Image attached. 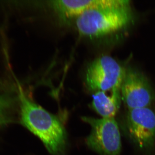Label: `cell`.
I'll list each match as a JSON object with an SVG mask.
<instances>
[{"mask_svg": "<svg viewBox=\"0 0 155 155\" xmlns=\"http://www.w3.org/2000/svg\"><path fill=\"white\" fill-rule=\"evenodd\" d=\"M21 123L41 140L52 155H64L67 135L64 124L58 116L34 102L19 87Z\"/></svg>", "mask_w": 155, "mask_h": 155, "instance_id": "cell-1", "label": "cell"}, {"mask_svg": "<svg viewBox=\"0 0 155 155\" xmlns=\"http://www.w3.org/2000/svg\"><path fill=\"white\" fill-rule=\"evenodd\" d=\"M117 0H61L50 2L58 16L64 20L76 18L85 11L113 5Z\"/></svg>", "mask_w": 155, "mask_h": 155, "instance_id": "cell-7", "label": "cell"}, {"mask_svg": "<svg viewBox=\"0 0 155 155\" xmlns=\"http://www.w3.org/2000/svg\"><path fill=\"white\" fill-rule=\"evenodd\" d=\"M125 71L112 57L107 55L99 57L87 68L85 76L87 87L94 93L120 89Z\"/></svg>", "mask_w": 155, "mask_h": 155, "instance_id": "cell-4", "label": "cell"}, {"mask_svg": "<svg viewBox=\"0 0 155 155\" xmlns=\"http://www.w3.org/2000/svg\"><path fill=\"white\" fill-rule=\"evenodd\" d=\"M81 119L91 126L86 140L91 149L100 155H121V134L114 117L96 119L84 116Z\"/></svg>", "mask_w": 155, "mask_h": 155, "instance_id": "cell-3", "label": "cell"}, {"mask_svg": "<svg viewBox=\"0 0 155 155\" xmlns=\"http://www.w3.org/2000/svg\"><path fill=\"white\" fill-rule=\"evenodd\" d=\"M122 100L120 89L97 91L93 95L91 106L103 118H113L119 110Z\"/></svg>", "mask_w": 155, "mask_h": 155, "instance_id": "cell-8", "label": "cell"}, {"mask_svg": "<svg viewBox=\"0 0 155 155\" xmlns=\"http://www.w3.org/2000/svg\"><path fill=\"white\" fill-rule=\"evenodd\" d=\"M121 97L128 110L150 107L155 100L151 87L140 72L125 69L121 88Z\"/></svg>", "mask_w": 155, "mask_h": 155, "instance_id": "cell-6", "label": "cell"}, {"mask_svg": "<svg viewBox=\"0 0 155 155\" xmlns=\"http://www.w3.org/2000/svg\"><path fill=\"white\" fill-rule=\"evenodd\" d=\"M11 104L10 98L5 95H0V126L9 121L7 115Z\"/></svg>", "mask_w": 155, "mask_h": 155, "instance_id": "cell-9", "label": "cell"}, {"mask_svg": "<svg viewBox=\"0 0 155 155\" xmlns=\"http://www.w3.org/2000/svg\"><path fill=\"white\" fill-rule=\"evenodd\" d=\"M130 1L117 0L113 5L87 10L76 18L81 35L99 38L125 28L131 21Z\"/></svg>", "mask_w": 155, "mask_h": 155, "instance_id": "cell-2", "label": "cell"}, {"mask_svg": "<svg viewBox=\"0 0 155 155\" xmlns=\"http://www.w3.org/2000/svg\"><path fill=\"white\" fill-rule=\"evenodd\" d=\"M126 127L132 142L145 153L152 152L155 145V111L150 107L128 110Z\"/></svg>", "mask_w": 155, "mask_h": 155, "instance_id": "cell-5", "label": "cell"}]
</instances>
